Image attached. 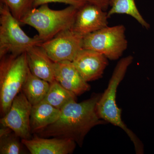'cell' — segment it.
I'll list each match as a JSON object with an SVG mask.
<instances>
[{"label":"cell","instance_id":"1","mask_svg":"<svg viewBox=\"0 0 154 154\" xmlns=\"http://www.w3.org/2000/svg\"><path fill=\"white\" fill-rule=\"evenodd\" d=\"M101 95L96 94L80 103L73 101L68 103L61 110L57 121L36 134L42 137L67 139L82 146L86 135L91 129L105 123L97 111V103Z\"/></svg>","mask_w":154,"mask_h":154},{"label":"cell","instance_id":"2","mask_svg":"<svg viewBox=\"0 0 154 154\" xmlns=\"http://www.w3.org/2000/svg\"><path fill=\"white\" fill-rule=\"evenodd\" d=\"M133 57L131 55L121 59L116 65L110 78L108 86L102 94L97 105V111L100 118L105 122L113 124L123 130L134 145L136 153H143V146L137 136L128 128L122 121V110L116 102L117 89L124 79L128 69L132 63Z\"/></svg>","mask_w":154,"mask_h":154},{"label":"cell","instance_id":"3","mask_svg":"<svg viewBox=\"0 0 154 154\" xmlns=\"http://www.w3.org/2000/svg\"><path fill=\"white\" fill-rule=\"evenodd\" d=\"M79 9L69 5L62 10H54L50 8L48 4H45L32 9L20 23L34 28L44 42L64 30L71 29Z\"/></svg>","mask_w":154,"mask_h":154},{"label":"cell","instance_id":"4","mask_svg":"<svg viewBox=\"0 0 154 154\" xmlns=\"http://www.w3.org/2000/svg\"><path fill=\"white\" fill-rule=\"evenodd\" d=\"M0 59V110L3 117L22 91L29 69L26 52L7 54Z\"/></svg>","mask_w":154,"mask_h":154},{"label":"cell","instance_id":"5","mask_svg":"<svg viewBox=\"0 0 154 154\" xmlns=\"http://www.w3.org/2000/svg\"><path fill=\"white\" fill-rule=\"evenodd\" d=\"M20 22L8 7L0 5V58L7 54L19 55L43 42L38 35L30 37L22 30Z\"/></svg>","mask_w":154,"mask_h":154},{"label":"cell","instance_id":"6","mask_svg":"<svg viewBox=\"0 0 154 154\" xmlns=\"http://www.w3.org/2000/svg\"><path fill=\"white\" fill-rule=\"evenodd\" d=\"M125 30L122 25L107 26L84 36L83 48L99 53L110 60H117L127 48Z\"/></svg>","mask_w":154,"mask_h":154},{"label":"cell","instance_id":"7","mask_svg":"<svg viewBox=\"0 0 154 154\" xmlns=\"http://www.w3.org/2000/svg\"><path fill=\"white\" fill-rule=\"evenodd\" d=\"M84 37L70 29L42 42L40 45L54 62H72L83 48Z\"/></svg>","mask_w":154,"mask_h":154},{"label":"cell","instance_id":"8","mask_svg":"<svg viewBox=\"0 0 154 154\" xmlns=\"http://www.w3.org/2000/svg\"><path fill=\"white\" fill-rule=\"evenodd\" d=\"M32 107L21 91L15 97L8 113L1 118V125L11 128L22 139L31 138L30 116Z\"/></svg>","mask_w":154,"mask_h":154},{"label":"cell","instance_id":"9","mask_svg":"<svg viewBox=\"0 0 154 154\" xmlns=\"http://www.w3.org/2000/svg\"><path fill=\"white\" fill-rule=\"evenodd\" d=\"M107 13L87 3L78 10L72 30L85 36L108 26Z\"/></svg>","mask_w":154,"mask_h":154},{"label":"cell","instance_id":"10","mask_svg":"<svg viewBox=\"0 0 154 154\" xmlns=\"http://www.w3.org/2000/svg\"><path fill=\"white\" fill-rule=\"evenodd\" d=\"M108 60L99 53L83 48L72 62L82 78L88 82L102 78L108 65Z\"/></svg>","mask_w":154,"mask_h":154},{"label":"cell","instance_id":"11","mask_svg":"<svg viewBox=\"0 0 154 154\" xmlns=\"http://www.w3.org/2000/svg\"><path fill=\"white\" fill-rule=\"evenodd\" d=\"M21 142L31 154H70L73 152L76 144L67 139H49L37 134L29 139H22Z\"/></svg>","mask_w":154,"mask_h":154},{"label":"cell","instance_id":"12","mask_svg":"<svg viewBox=\"0 0 154 154\" xmlns=\"http://www.w3.org/2000/svg\"><path fill=\"white\" fill-rule=\"evenodd\" d=\"M54 75L57 82L77 96L91 89V86L82 78L71 61L54 63Z\"/></svg>","mask_w":154,"mask_h":154},{"label":"cell","instance_id":"13","mask_svg":"<svg viewBox=\"0 0 154 154\" xmlns=\"http://www.w3.org/2000/svg\"><path fill=\"white\" fill-rule=\"evenodd\" d=\"M26 55L28 67L31 73L49 83L55 80L54 63L40 45L28 49L26 51Z\"/></svg>","mask_w":154,"mask_h":154},{"label":"cell","instance_id":"14","mask_svg":"<svg viewBox=\"0 0 154 154\" xmlns=\"http://www.w3.org/2000/svg\"><path fill=\"white\" fill-rule=\"evenodd\" d=\"M60 113V110L44 101L33 105L30 116L32 134H36L55 122L59 118Z\"/></svg>","mask_w":154,"mask_h":154},{"label":"cell","instance_id":"15","mask_svg":"<svg viewBox=\"0 0 154 154\" xmlns=\"http://www.w3.org/2000/svg\"><path fill=\"white\" fill-rule=\"evenodd\" d=\"M49 87L50 83L34 75L29 70L21 91L33 106L43 101Z\"/></svg>","mask_w":154,"mask_h":154},{"label":"cell","instance_id":"16","mask_svg":"<svg viewBox=\"0 0 154 154\" xmlns=\"http://www.w3.org/2000/svg\"><path fill=\"white\" fill-rule=\"evenodd\" d=\"M76 96L55 80L50 83L49 90L42 101L61 110L70 102L76 101Z\"/></svg>","mask_w":154,"mask_h":154},{"label":"cell","instance_id":"17","mask_svg":"<svg viewBox=\"0 0 154 154\" xmlns=\"http://www.w3.org/2000/svg\"><path fill=\"white\" fill-rule=\"evenodd\" d=\"M110 7L107 12L108 18L114 14H125L134 18L146 29L150 28L138 10L134 0H110Z\"/></svg>","mask_w":154,"mask_h":154},{"label":"cell","instance_id":"18","mask_svg":"<svg viewBox=\"0 0 154 154\" xmlns=\"http://www.w3.org/2000/svg\"><path fill=\"white\" fill-rule=\"evenodd\" d=\"M1 2L8 7L19 22L34 8V0H1Z\"/></svg>","mask_w":154,"mask_h":154},{"label":"cell","instance_id":"19","mask_svg":"<svg viewBox=\"0 0 154 154\" xmlns=\"http://www.w3.org/2000/svg\"><path fill=\"white\" fill-rule=\"evenodd\" d=\"M19 138L13 131L0 137V154L22 153V145Z\"/></svg>","mask_w":154,"mask_h":154},{"label":"cell","instance_id":"20","mask_svg":"<svg viewBox=\"0 0 154 154\" xmlns=\"http://www.w3.org/2000/svg\"><path fill=\"white\" fill-rule=\"evenodd\" d=\"M51 3H60L81 8L87 3L85 0H34V8Z\"/></svg>","mask_w":154,"mask_h":154},{"label":"cell","instance_id":"21","mask_svg":"<svg viewBox=\"0 0 154 154\" xmlns=\"http://www.w3.org/2000/svg\"><path fill=\"white\" fill-rule=\"evenodd\" d=\"M87 3L99 7L103 11H107L110 7V0H85Z\"/></svg>","mask_w":154,"mask_h":154}]
</instances>
